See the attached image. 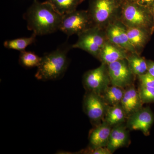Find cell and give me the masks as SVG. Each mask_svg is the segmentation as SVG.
I'll list each match as a JSON object with an SVG mask.
<instances>
[{
	"instance_id": "6da1fadb",
	"label": "cell",
	"mask_w": 154,
	"mask_h": 154,
	"mask_svg": "<svg viewBox=\"0 0 154 154\" xmlns=\"http://www.w3.org/2000/svg\"><path fill=\"white\" fill-rule=\"evenodd\" d=\"M63 15L56 11L47 1L34 2L24 14L28 30L36 36H42L59 30Z\"/></svg>"
},
{
	"instance_id": "7a4b0ae2",
	"label": "cell",
	"mask_w": 154,
	"mask_h": 154,
	"mask_svg": "<svg viewBox=\"0 0 154 154\" xmlns=\"http://www.w3.org/2000/svg\"><path fill=\"white\" fill-rule=\"evenodd\" d=\"M70 46L63 45L42 57L35 76L42 81L55 80L63 77L69 65L67 54Z\"/></svg>"
},
{
	"instance_id": "3957f363",
	"label": "cell",
	"mask_w": 154,
	"mask_h": 154,
	"mask_svg": "<svg viewBox=\"0 0 154 154\" xmlns=\"http://www.w3.org/2000/svg\"><path fill=\"white\" fill-rule=\"evenodd\" d=\"M124 0H90L88 11L94 26L105 29L119 19Z\"/></svg>"
},
{
	"instance_id": "277c9868",
	"label": "cell",
	"mask_w": 154,
	"mask_h": 154,
	"mask_svg": "<svg viewBox=\"0 0 154 154\" xmlns=\"http://www.w3.org/2000/svg\"><path fill=\"white\" fill-rule=\"evenodd\" d=\"M119 20L127 28L148 29L153 33L151 11L131 0H124Z\"/></svg>"
},
{
	"instance_id": "5b68a950",
	"label": "cell",
	"mask_w": 154,
	"mask_h": 154,
	"mask_svg": "<svg viewBox=\"0 0 154 154\" xmlns=\"http://www.w3.org/2000/svg\"><path fill=\"white\" fill-rule=\"evenodd\" d=\"M78 36V40L72 45V48L83 50L98 59L102 48L108 40L105 29L94 26Z\"/></svg>"
},
{
	"instance_id": "8992f818",
	"label": "cell",
	"mask_w": 154,
	"mask_h": 154,
	"mask_svg": "<svg viewBox=\"0 0 154 154\" xmlns=\"http://www.w3.org/2000/svg\"><path fill=\"white\" fill-rule=\"evenodd\" d=\"M88 10H75L63 16L59 30L68 36L79 35L94 26Z\"/></svg>"
},
{
	"instance_id": "52a82bcc",
	"label": "cell",
	"mask_w": 154,
	"mask_h": 154,
	"mask_svg": "<svg viewBox=\"0 0 154 154\" xmlns=\"http://www.w3.org/2000/svg\"><path fill=\"white\" fill-rule=\"evenodd\" d=\"M83 109L94 126L104 120L109 107L101 94L86 91L83 99Z\"/></svg>"
},
{
	"instance_id": "ba28073f",
	"label": "cell",
	"mask_w": 154,
	"mask_h": 154,
	"mask_svg": "<svg viewBox=\"0 0 154 154\" xmlns=\"http://www.w3.org/2000/svg\"><path fill=\"white\" fill-rule=\"evenodd\" d=\"M82 82L86 91L102 95L110 85L107 65L102 63L98 67L86 72Z\"/></svg>"
},
{
	"instance_id": "9c48e42d",
	"label": "cell",
	"mask_w": 154,
	"mask_h": 154,
	"mask_svg": "<svg viewBox=\"0 0 154 154\" xmlns=\"http://www.w3.org/2000/svg\"><path fill=\"white\" fill-rule=\"evenodd\" d=\"M110 85L125 89L134 85L135 75L130 69L126 59L121 60L107 65Z\"/></svg>"
},
{
	"instance_id": "30bf717a",
	"label": "cell",
	"mask_w": 154,
	"mask_h": 154,
	"mask_svg": "<svg viewBox=\"0 0 154 154\" xmlns=\"http://www.w3.org/2000/svg\"><path fill=\"white\" fill-rule=\"evenodd\" d=\"M107 40L130 53H136L128 36L127 28L119 20H116L105 28Z\"/></svg>"
},
{
	"instance_id": "8fae6325",
	"label": "cell",
	"mask_w": 154,
	"mask_h": 154,
	"mask_svg": "<svg viewBox=\"0 0 154 154\" xmlns=\"http://www.w3.org/2000/svg\"><path fill=\"white\" fill-rule=\"evenodd\" d=\"M126 125L130 130H139L145 136L149 134L154 122V115L149 107H142L128 117Z\"/></svg>"
},
{
	"instance_id": "7c38bea8",
	"label": "cell",
	"mask_w": 154,
	"mask_h": 154,
	"mask_svg": "<svg viewBox=\"0 0 154 154\" xmlns=\"http://www.w3.org/2000/svg\"><path fill=\"white\" fill-rule=\"evenodd\" d=\"M112 128V127L104 121L94 126L89 133L88 147H107Z\"/></svg>"
},
{
	"instance_id": "4fadbf2b",
	"label": "cell",
	"mask_w": 154,
	"mask_h": 154,
	"mask_svg": "<svg viewBox=\"0 0 154 154\" xmlns=\"http://www.w3.org/2000/svg\"><path fill=\"white\" fill-rule=\"evenodd\" d=\"M124 123L112 128L107 147L113 153L116 150L129 145V131Z\"/></svg>"
},
{
	"instance_id": "5bb4252c",
	"label": "cell",
	"mask_w": 154,
	"mask_h": 154,
	"mask_svg": "<svg viewBox=\"0 0 154 154\" xmlns=\"http://www.w3.org/2000/svg\"><path fill=\"white\" fill-rule=\"evenodd\" d=\"M120 104L128 117L143 107V104L134 85L125 88Z\"/></svg>"
},
{
	"instance_id": "9a60e30c",
	"label": "cell",
	"mask_w": 154,
	"mask_h": 154,
	"mask_svg": "<svg viewBox=\"0 0 154 154\" xmlns=\"http://www.w3.org/2000/svg\"><path fill=\"white\" fill-rule=\"evenodd\" d=\"M129 53L107 40L99 54L98 59L102 63L107 65L118 60L126 59Z\"/></svg>"
},
{
	"instance_id": "2e32d148",
	"label": "cell",
	"mask_w": 154,
	"mask_h": 154,
	"mask_svg": "<svg viewBox=\"0 0 154 154\" xmlns=\"http://www.w3.org/2000/svg\"><path fill=\"white\" fill-rule=\"evenodd\" d=\"M127 28V33L131 44L136 52L140 54L152 33L150 30L141 28Z\"/></svg>"
},
{
	"instance_id": "e0dca14e",
	"label": "cell",
	"mask_w": 154,
	"mask_h": 154,
	"mask_svg": "<svg viewBox=\"0 0 154 154\" xmlns=\"http://www.w3.org/2000/svg\"><path fill=\"white\" fill-rule=\"evenodd\" d=\"M127 118L124 109L119 104L114 106H109L103 121L113 128L124 123Z\"/></svg>"
},
{
	"instance_id": "ac0fdd59",
	"label": "cell",
	"mask_w": 154,
	"mask_h": 154,
	"mask_svg": "<svg viewBox=\"0 0 154 154\" xmlns=\"http://www.w3.org/2000/svg\"><path fill=\"white\" fill-rule=\"evenodd\" d=\"M126 59L131 72L136 76L140 75L148 72L147 62L144 57L136 53H129Z\"/></svg>"
},
{
	"instance_id": "d6986e66",
	"label": "cell",
	"mask_w": 154,
	"mask_h": 154,
	"mask_svg": "<svg viewBox=\"0 0 154 154\" xmlns=\"http://www.w3.org/2000/svg\"><path fill=\"white\" fill-rule=\"evenodd\" d=\"M85 0H46L61 15L69 14L77 10Z\"/></svg>"
},
{
	"instance_id": "ffe728a7",
	"label": "cell",
	"mask_w": 154,
	"mask_h": 154,
	"mask_svg": "<svg viewBox=\"0 0 154 154\" xmlns=\"http://www.w3.org/2000/svg\"><path fill=\"white\" fill-rule=\"evenodd\" d=\"M125 89L113 85L109 86L102 94L107 104L112 106L121 103Z\"/></svg>"
},
{
	"instance_id": "44dd1931",
	"label": "cell",
	"mask_w": 154,
	"mask_h": 154,
	"mask_svg": "<svg viewBox=\"0 0 154 154\" xmlns=\"http://www.w3.org/2000/svg\"><path fill=\"white\" fill-rule=\"evenodd\" d=\"M36 36L33 33L30 37L6 40L4 42V46L8 49L15 50L21 52L25 51L26 48L36 41Z\"/></svg>"
},
{
	"instance_id": "7402d4cb",
	"label": "cell",
	"mask_w": 154,
	"mask_h": 154,
	"mask_svg": "<svg viewBox=\"0 0 154 154\" xmlns=\"http://www.w3.org/2000/svg\"><path fill=\"white\" fill-rule=\"evenodd\" d=\"M42 57L38 56L35 53L30 51H23L20 52L19 56V63L26 68L38 67L41 62Z\"/></svg>"
},
{
	"instance_id": "603a6c76",
	"label": "cell",
	"mask_w": 154,
	"mask_h": 154,
	"mask_svg": "<svg viewBox=\"0 0 154 154\" xmlns=\"http://www.w3.org/2000/svg\"><path fill=\"white\" fill-rule=\"evenodd\" d=\"M138 91L143 104L154 102V88L140 85Z\"/></svg>"
},
{
	"instance_id": "cb8c5ba5",
	"label": "cell",
	"mask_w": 154,
	"mask_h": 154,
	"mask_svg": "<svg viewBox=\"0 0 154 154\" xmlns=\"http://www.w3.org/2000/svg\"><path fill=\"white\" fill-rule=\"evenodd\" d=\"M137 77L140 85L154 88V77L150 74L148 72Z\"/></svg>"
},
{
	"instance_id": "d4e9b609",
	"label": "cell",
	"mask_w": 154,
	"mask_h": 154,
	"mask_svg": "<svg viewBox=\"0 0 154 154\" xmlns=\"http://www.w3.org/2000/svg\"><path fill=\"white\" fill-rule=\"evenodd\" d=\"M78 153L87 154H111L112 153L109 150L107 147H104L91 148H87L85 149L80 151Z\"/></svg>"
},
{
	"instance_id": "484cf974",
	"label": "cell",
	"mask_w": 154,
	"mask_h": 154,
	"mask_svg": "<svg viewBox=\"0 0 154 154\" xmlns=\"http://www.w3.org/2000/svg\"><path fill=\"white\" fill-rule=\"evenodd\" d=\"M140 5L147 8L151 11L154 6V0H131Z\"/></svg>"
},
{
	"instance_id": "4316f807",
	"label": "cell",
	"mask_w": 154,
	"mask_h": 154,
	"mask_svg": "<svg viewBox=\"0 0 154 154\" xmlns=\"http://www.w3.org/2000/svg\"><path fill=\"white\" fill-rule=\"evenodd\" d=\"M147 62L148 72L154 77V61L151 60H147Z\"/></svg>"
},
{
	"instance_id": "83f0119b",
	"label": "cell",
	"mask_w": 154,
	"mask_h": 154,
	"mask_svg": "<svg viewBox=\"0 0 154 154\" xmlns=\"http://www.w3.org/2000/svg\"><path fill=\"white\" fill-rule=\"evenodd\" d=\"M152 15L153 20V31L154 32V6L151 9Z\"/></svg>"
}]
</instances>
